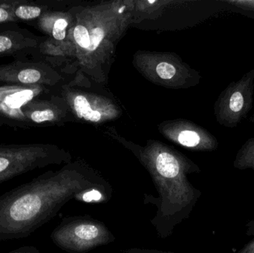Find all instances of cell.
Instances as JSON below:
<instances>
[{"label":"cell","instance_id":"7402d4cb","mask_svg":"<svg viewBox=\"0 0 254 253\" xmlns=\"http://www.w3.org/2000/svg\"><path fill=\"white\" fill-rule=\"evenodd\" d=\"M124 9H125V7H122V8H121L120 10H119V13H122V11H123Z\"/></svg>","mask_w":254,"mask_h":253},{"label":"cell","instance_id":"9a60e30c","mask_svg":"<svg viewBox=\"0 0 254 253\" xmlns=\"http://www.w3.org/2000/svg\"><path fill=\"white\" fill-rule=\"evenodd\" d=\"M74 37L79 46L88 49L90 45V36L88 30L83 25H77L74 30Z\"/></svg>","mask_w":254,"mask_h":253},{"label":"cell","instance_id":"7a4b0ae2","mask_svg":"<svg viewBox=\"0 0 254 253\" xmlns=\"http://www.w3.org/2000/svg\"><path fill=\"white\" fill-rule=\"evenodd\" d=\"M149 169L158 196L145 193L144 204L156 207V214L150 223L158 237L165 239L190 218L202 194L188 179V173L199 172L200 169L193 164H183L167 152L156 156Z\"/></svg>","mask_w":254,"mask_h":253},{"label":"cell","instance_id":"ac0fdd59","mask_svg":"<svg viewBox=\"0 0 254 253\" xmlns=\"http://www.w3.org/2000/svg\"><path fill=\"white\" fill-rule=\"evenodd\" d=\"M157 74L164 80H169L176 74V68L171 64L167 62H161L156 67Z\"/></svg>","mask_w":254,"mask_h":253},{"label":"cell","instance_id":"e0dca14e","mask_svg":"<svg viewBox=\"0 0 254 253\" xmlns=\"http://www.w3.org/2000/svg\"><path fill=\"white\" fill-rule=\"evenodd\" d=\"M246 235L253 237L243 248L237 251V253H254V219L251 220L246 224Z\"/></svg>","mask_w":254,"mask_h":253},{"label":"cell","instance_id":"2e32d148","mask_svg":"<svg viewBox=\"0 0 254 253\" xmlns=\"http://www.w3.org/2000/svg\"><path fill=\"white\" fill-rule=\"evenodd\" d=\"M222 2L243 11L254 13V0H223Z\"/></svg>","mask_w":254,"mask_h":253},{"label":"cell","instance_id":"30bf717a","mask_svg":"<svg viewBox=\"0 0 254 253\" xmlns=\"http://www.w3.org/2000/svg\"><path fill=\"white\" fill-rule=\"evenodd\" d=\"M13 16L17 22H32L43 15V7L38 4H33L28 0H19L12 7Z\"/></svg>","mask_w":254,"mask_h":253},{"label":"cell","instance_id":"44dd1931","mask_svg":"<svg viewBox=\"0 0 254 253\" xmlns=\"http://www.w3.org/2000/svg\"><path fill=\"white\" fill-rule=\"evenodd\" d=\"M123 253H175L173 252H167V251H157V250L140 249V248H131L127 250Z\"/></svg>","mask_w":254,"mask_h":253},{"label":"cell","instance_id":"8fae6325","mask_svg":"<svg viewBox=\"0 0 254 253\" xmlns=\"http://www.w3.org/2000/svg\"><path fill=\"white\" fill-rule=\"evenodd\" d=\"M234 166L240 170H254V136L247 140L237 152Z\"/></svg>","mask_w":254,"mask_h":253},{"label":"cell","instance_id":"5bb4252c","mask_svg":"<svg viewBox=\"0 0 254 253\" xmlns=\"http://www.w3.org/2000/svg\"><path fill=\"white\" fill-rule=\"evenodd\" d=\"M68 26V22L64 18H58L54 21L51 26L44 28L43 31H49L54 39L56 40H64L66 34V28Z\"/></svg>","mask_w":254,"mask_h":253},{"label":"cell","instance_id":"6da1fadb","mask_svg":"<svg viewBox=\"0 0 254 253\" xmlns=\"http://www.w3.org/2000/svg\"><path fill=\"white\" fill-rule=\"evenodd\" d=\"M113 192L102 177L75 167L39 175L0 196V242L28 237L72 199L107 203Z\"/></svg>","mask_w":254,"mask_h":253},{"label":"cell","instance_id":"d6986e66","mask_svg":"<svg viewBox=\"0 0 254 253\" xmlns=\"http://www.w3.org/2000/svg\"><path fill=\"white\" fill-rule=\"evenodd\" d=\"M104 37V31L102 28H96L93 29V31L91 33L90 45H89L88 50L92 51H95V49H97V48L101 44Z\"/></svg>","mask_w":254,"mask_h":253},{"label":"cell","instance_id":"ffe728a7","mask_svg":"<svg viewBox=\"0 0 254 253\" xmlns=\"http://www.w3.org/2000/svg\"><path fill=\"white\" fill-rule=\"evenodd\" d=\"M7 253H40V252L36 247L24 246Z\"/></svg>","mask_w":254,"mask_h":253},{"label":"cell","instance_id":"8992f818","mask_svg":"<svg viewBox=\"0 0 254 253\" xmlns=\"http://www.w3.org/2000/svg\"><path fill=\"white\" fill-rule=\"evenodd\" d=\"M43 91L42 86H0V126L30 129L24 109Z\"/></svg>","mask_w":254,"mask_h":253},{"label":"cell","instance_id":"603a6c76","mask_svg":"<svg viewBox=\"0 0 254 253\" xmlns=\"http://www.w3.org/2000/svg\"><path fill=\"white\" fill-rule=\"evenodd\" d=\"M149 2L154 3V2H155V1H149Z\"/></svg>","mask_w":254,"mask_h":253},{"label":"cell","instance_id":"5b68a950","mask_svg":"<svg viewBox=\"0 0 254 253\" xmlns=\"http://www.w3.org/2000/svg\"><path fill=\"white\" fill-rule=\"evenodd\" d=\"M254 94V68L230 83L219 95L215 104L218 123L226 128L239 126L253 108Z\"/></svg>","mask_w":254,"mask_h":253},{"label":"cell","instance_id":"52a82bcc","mask_svg":"<svg viewBox=\"0 0 254 253\" xmlns=\"http://www.w3.org/2000/svg\"><path fill=\"white\" fill-rule=\"evenodd\" d=\"M49 72L42 63L16 59L0 65V86H43L50 82Z\"/></svg>","mask_w":254,"mask_h":253},{"label":"cell","instance_id":"4fadbf2b","mask_svg":"<svg viewBox=\"0 0 254 253\" xmlns=\"http://www.w3.org/2000/svg\"><path fill=\"white\" fill-rule=\"evenodd\" d=\"M19 0H1L0 3V24L7 25V24H16L17 20L15 19L12 11V7Z\"/></svg>","mask_w":254,"mask_h":253},{"label":"cell","instance_id":"ba28073f","mask_svg":"<svg viewBox=\"0 0 254 253\" xmlns=\"http://www.w3.org/2000/svg\"><path fill=\"white\" fill-rule=\"evenodd\" d=\"M39 46L37 37L31 31L16 26V24L0 29V57L13 56L24 60Z\"/></svg>","mask_w":254,"mask_h":253},{"label":"cell","instance_id":"7c38bea8","mask_svg":"<svg viewBox=\"0 0 254 253\" xmlns=\"http://www.w3.org/2000/svg\"><path fill=\"white\" fill-rule=\"evenodd\" d=\"M74 109L80 118L92 122H98L101 120V114L99 111L91 108L90 104L84 96L79 95L74 100Z\"/></svg>","mask_w":254,"mask_h":253},{"label":"cell","instance_id":"277c9868","mask_svg":"<svg viewBox=\"0 0 254 253\" xmlns=\"http://www.w3.org/2000/svg\"><path fill=\"white\" fill-rule=\"evenodd\" d=\"M61 160L55 150L41 144H0V184Z\"/></svg>","mask_w":254,"mask_h":253},{"label":"cell","instance_id":"9c48e42d","mask_svg":"<svg viewBox=\"0 0 254 253\" xmlns=\"http://www.w3.org/2000/svg\"><path fill=\"white\" fill-rule=\"evenodd\" d=\"M39 98L33 100L24 109V114L30 128L57 120V111L52 108V105Z\"/></svg>","mask_w":254,"mask_h":253},{"label":"cell","instance_id":"3957f363","mask_svg":"<svg viewBox=\"0 0 254 253\" xmlns=\"http://www.w3.org/2000/svg\"><path fill=\"white\" fill-rule=\"evenodd\" d=\"M50 238L58 248L68 253H86L116 241L104 222L89 215L63 218Z\"/></svg>","mask_w":254,"mask_h":253}]
</instances>
